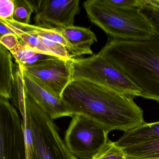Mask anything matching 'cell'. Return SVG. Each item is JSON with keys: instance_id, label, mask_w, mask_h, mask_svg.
<instances>
[{"instance_id": "1", "label": "cell", "mask_w": 159, "mask_h": 159, "mask_svg": "<svg viewBox=\"0 0 159 159\" xmlns=\"http://www.w3.org/2000/svg\"><path fill=\"white\" fill-rule=\"evenodd\" d=\"M61 99L73 115L89 119L109 133L126 132L145 123L143 112L133 97L87 80H72Z\"/></svg>"}, {"instance_id": "2", "label": "cell", "mask_w": 159, "mask_h": 159, "mask_svg": "<svg viewBox=\"0 0 159 159\" xmlns=\"http://www.w3.org/2000/svg\"><path fill=\"white\" fill-rule=\"evenodd\" d=\"M98 55L127 76L141 97L159 101V38L143 41L108 40Z\"/></svg>"}, {"instance_id": "3", "label": "cell", "mask_w": 159, "mask_h": 159, "mask_svg": "<svg viewBox=\"0 0 159 159\" xmlns=\"http://www.w3.org/2000/svg\"><path fill=\"white\" fill-rule=\"evenodd\" d=\"M11 101L22 119L27 159H70L53 120L32 99L24 84L16 86Z\"/></svg>"}, {"instance_id": "4", "label": "cell", "mask_w": 159, "mask_h": 159, "mask_svg": "<svg viewBox=\"0 0 159 159\" xmlns=\"http://www.w3.org/2000/svg\"><path fill=\"white\" fill-rule=\"evenodd\" d=\"M83 6L90 21L112 38L143 41L156 36L139 8H118L105 0L86 1Z\"/></svg>"}, {"instance_id": "5", "label": "cell", "mask_w": 159, "mask_h": 159, "mask_svg": "<svg viewBox=\"0 0 159 159\" xmlns=\"http://www.w3.org/2000/svg\"><path fill=\"white\" fill-rule=\"evenodd\" d=\"M69 62L72 80H87L126 95L141 97V90L126 75L98 54Z\"/></svg>"}, {"instance_id": "6", "label": "cell", "mask_w": 159, "mask_h": 159, "mask_svg": "<svg viewBox=\"0 0 159 159\" xmlns=\"http://www.w3.org/2000/svg\"><path fill=\"white\" fill-rule=\"evenodd\" d=\"M109 132L93 120L79 115L72 117L65 132L64 143L78 159H91L108 142Z\"/></svg>"}, {"instance_id": "7", "label": "cell", "mask_w": 159, "mask_h": 159, "mask_svg": "<svg viewBox=\"0 0 159 159\" xmlns=\"http://www.w3.org/2000/svg\"><path fill=\"white\" fill-rule=\"evenodd\" d=\"M0 159H27L22 119L9 99L1 95Z\"/></svg>"}, {"instance_id": "8", "label": "cell", "mask_w": 159, "mask_h": 159, "mask_svg": "<svg viewBox=\"0 0 159 159\" xmlns=\"http://www.w3.org/2000/svg\"><path fill=\"white\" fill-rule=\"evenodd\" d=\"M20 67L42 88L59 99L72 80L69 60L57 57Z\"/></svg>"}, {"instance_id": "9", "label": "cell", "mask_w": 159, "mask_h": 159, "mask_svg": "<svg viewBox=\"0 0 159 159\" xmlns=\"http://www.w3.org/2000/svg\"><path fill=\"white\" fill-rule=\"evenodd\" d=\"M35 16V25L54 29L74 25L75 16L80 13L79 0L32 1Z\"/></svg>"}, {"instance_id": "10", "label": "cell", "mask_w": 159, "mask_h": 159, "mask_svg": "<svg viewBox=\"0 0 159 159\" xmlns=\"http://www.w3.org/2000/svg\"><path fill=\"white\" fill-rule=\"evenodd\" d=\"M20 67L28 94L50 119L54 120L64 117H72L73 115L62 99L56 98L46 91Z\"/></svg>"}, {"instance_id": "11", "label": "cell", "mask_w": 159, "mask_h": 159, "mask_svg": "<svg viewBox=\"0 0 159 159\" xmlns=\"http://www.w3.org/2000/svg\"><path fill=\"white\" fill-rule=\"evenodd\" d=\"M60 33L68 42L70 47L71 58L83 55H92L91 47L97 42L95 34L89 28L74 25L71 27L54 28Z\"/></svg>"}, {"instance_id": "12", "label": "cell", "mask_w": 159, "mask_h": 159, "mask_svg": "<svg viewBox=\"0 0 159 159\" xmlns=\"http://www.w3.org/2000/svg\"><path fill=\"white\" fill-rule=\"evenodd\" d=\"M159 139V121L146 123L124 133L116 145L120 149Z\"/></svg>"}, {"instance_id": "13", "label": "cell", "mask_w": 159, "mask_h": 159, "mask_svg": "<svg viewBox=\"0 0 159 159\" xmlns=\"http://www.w3.org/2000/svg\"><path fill=\"white\" fill-rule=\"evenodd\" d=\"M15 69L11 53L0 44V95L9 100L12 98Z\"/></svg>"}, {"instance_id": "14", "label": "cell", "mask_w": 159, "mask_h": 159, "mask_svg": "<svg viewBox=\"0 0 159 159\" xmlns=\"http://www.w3.org/2000/svg\"><path fill=\"white\" fill-rule=\"evenodd\" d=\"M125 158H159V139L121 149Z\"/></svg>"}, {"instance_id": "15", "label": "cell", "mask_w": 159, "mask_h": 159, "mask_svg": "<svg viewBox=\"0 0 159 159\" xmlns=\"http://www.w3.org/2000/svg\"><path fill=\"white\" fill-rule=\"evenodd\" d=\"M139 9L159 38V0H141Z\"/></svg>"}, {"instance_id": "16", "label": "cell", "mask_w": 159, "mask_h": 159, "mask_svg": "<svg viewBox=\"0 0 159 159\" xmlns=\"http://www.w3.org/2000/svg\"><path fill=\"white\" fill-rule=\"evenodd\" d=\"M20 42L37 51L38 53L55 57L48 48L43 43L40 36L30 31L22 30L16 34Z\"/></svg>"}, {"instance_id": "17", "label": "cell", "mask_w": 159, "mask_h": 159, "mask_svg": "<svg viewBox=\"0 0 159 159\" xmlns=\"http://www.w3.org/2000/svg\"><path fill=\"white\" fill-rule=\"evenodd\" d=\"M34 12L32 1L15 0L14 21L20 24H30L31 16Z\"/></svg>"}, {"instance_id": "18", "label": "cell", "mask_w": 159, "mask_h": 159, "mask_svg": "<svg viewBox=\"0 0 159 159\" xmlns=\"http://www.w3.org/2000/svg\"><path fill=\"white\" fill-rule=\"evenodd\" d=\"M91 159H125L122 150L115 142L108 140L107 143Z\"/></svg>"}, {"instance_id": "19", "label": "cell", "mask_w": 159, "mask_h": 159, "mask_svg": "<svg viewBox=\"0 0 159 159\" xmlns=\"http://www.w3.org/2000/svg\"><path fill=\"white\" fill-rule=\"evenodd\" d=\"M37 53H39L20 41L17 47L11 52L17 65L20 67L25 66L27 62Z\"/></svg>"}, {"instance_id": "20", "label": "cell", "mask_w": 159, "mask_h": 159, "mask_svg": "<svg viewBox=\"0 0 159 159\" xmlns=\"http://www.w3.org/2000/svg\"><path fill=\"white\" fill-rule=\"evenodd\" d=\"M15 0H0V19L6 22L14 21Z\"/></svg>"}, {"instance_id": "21", "label": "cell", "mask_w": 159, "mask_h": 159, "mask_svg": "<svg viewBox=\"0 0 159 159\" xmlns=\"http://www.w3.org/2000/svg\"><path fill=\"white\" fill-rule=\"evenodd\" d=\"M20 41L16 35L8 33L3 35L0 39V44L11 53L19 44Z\"/></svg>"}, {"instance_id": "22", "label": "cell", "mask_w": 159, "mask_h": 159, "mask_svg": "<svg viewBox=\"0 0 159 159\" xmlns=\"http://www.w3.org/2000/svg\"><path fill=\"white\" fill-rule=\"evenodd\" d=\"M108 4L120 8H139L141 0H105Z\"/></svg>"}, {"instance_id": "23", "label": "cell", "mask_w": 159, "mask_h": 159, "mask_svg": "<svg viewBox=\"0 0 159 159\" xmlns=\"http://www.w3.org/2000/svg\"><path fill=\"white\" fill-rule=\"evenodd\" d=\"M8 33L15 34L13 25L0 19V39L3 35Z\"/></svg>"}, {"instance_id": "24", "label": "cell", "mask_w": 159, "mask_h": 159, "mask_svg": "<svg viewBox=\"0 0 159 159\" xmlns=\"http://www.w3.org/2000/svg\"><path fill=\"white\" fill-rule=\"evenodd\" d=\"M70 159H78L77 158H76L75 157H73V156L72 155Z\"/></svg>"}, {"instance_id": "25", "label": "cell", "mask_w": 159, "mask_h": 159, "mask_svg": "<svg viewBox=\"0 0 159 159\" xmlns=\"http://www.w3.org/2000/svg\"><path fill=\"white\" fill-rule=\"evenodd\" d=\"M125 159H137V158H125Z\"/></svg>"}, {"instance_id": "26", "label": "cell", "mask_w": 159, "mask_h": 159, "mask_svg": "<svg viewBox=\"0 0 159 159\" xmlns=\"http://www.w3.org/2000/svg\"><path fill=\"white\" fill-rule=\"evenodd\" d=\"M158 102L159 105V102Z\"/></svg>"}]
</instances>
